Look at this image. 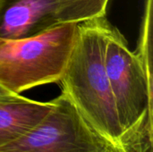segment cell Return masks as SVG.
<instances>
[{"label": "cell", "instance_id": "1", "mask_svg": "<svg viewBox=\"0 0 153 152\" xmlns=\"http://www.w3.org/2000/svg\"><path fill=\"white\" fill-rule=\"evenodd\" d=\"M105 16L77 23L74 43L60 80L65 94L86 122L117 152L123 130L105 68Z\"/></svg>", "mask_w": 153, "mask_h": 152}, {"label": "cell", "instance_id": "2", "mask_svg": "<svg viewBox=\"0 0 153 152\" xmlns=\"http://www.w3.org/2000/svg\"><path fill=\"white\" fill-rule=\"evenodd\" d=\"M77 23L59 24L23 39L0 38V85L13 94L59 82L71 54Z\"/></svg>", "mask_w": 153, "mask_h": 152}, {"label": "cell", "instance_id": "3", "mask_svg": "<svg viewBox=\"0 0 153 152\" xmlns=\"http://www.w3.org/2000/svg\"><path fill=\"white\" fill-rule=\"evenodd\" d=\"M52 102L50 111L33 128L19 139L1 146L0 152L117 151L86 122L65 94H60Z\"/></svg>", "mask_w": 153, "mask_h": 152}, {"label": "cell", "instance_id": "4", "mask_svg": "<svg viewBox=\"0 0 153 152\" xmlns=\"http://www.w3.org/2000/svg\"><path fill=\"white\" fill-rule=\"evenodd\" d=\"M59 24L56 0H0V38H29Z\"/></svg>", "mask_w": 153, "mask_h": 152}, {"label": "cell", "instance_id": "5", "mask_svg": "<svg viewBox=\"0 0 153 152\" xmlns=\"http://www.w3.org/2000/svg\"><path fill=\"white\" fill-rule=\"evenodd\" d=\"M52 100L41 102L20 94L0 100V147L33 128L52 108Z\"/></svg>", "mask_w": 153, "mask_h": 152}, {"label": "cell", "instance_id": "6", "mask_svg": "<svg viewBox=\"0 0 153 152\" xmlns=\"http://www.w3.org/2000/svg\"><path fill=\"white\" fill-rule=\"evenodd\" d=\"M62 23H79L105 16L109 0H56Z\"/></svg>", "mask_w": 153, "mask_h": 152}, {"label": "cell", "instance_id": "7", "mask_svg": "<svg viewBox=\"0 0 153 152\" xmlns=\"http://www.w3.org/2000/svg\"><path fill=\"white\" fill-rule=\"evenodd\" d=\"M15 95H18V94H13V93L10 92L9 90H7L6 89H4L3 86L0 85V100L10 98V97H13V96H15Z\"/></svg>", "mask_w": 153, "mask_h": 152}, {"label": "cell", "instance_id": "8", "mask_svg": "<svg viewBox=\"0 0 153 152\" xmlns=\"http://www.w3.org/2000/svg\"><path fill=\"white\" fill-rule=\"evenodd\" d=\"M149 152H153V150H152V151H150Z\"/></svg>", "mask_w": 153, "mask_h": 152}, {"label": "cell", "instance_id": "9", "mask_svg": "<svg viewBox=\"0 0 153 152\" xmlns=\"http://www.w3.org/2000/svg\"><path fill=\"white\" fill-rule=\"evenodd\" d=\"M113 152H117V151H113Z\"/></svg>", "mask_w": 153, "mask_h": 152}]
</instances>
